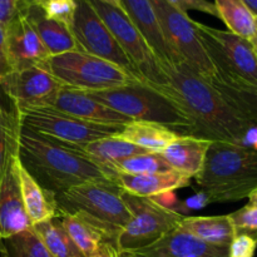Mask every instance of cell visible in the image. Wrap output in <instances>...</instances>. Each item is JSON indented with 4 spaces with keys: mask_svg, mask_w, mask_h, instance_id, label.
Returning <instances> with one entry per match:
<instances>
[{
    "mask_svg": "<svg viewBox=\"0 0 257 257\" xmlns=\"http://www.w3.org/2000/svg\"><path fill=\"white\" fill-rule=\"evenodd\" d=\"M20 128L17 105L0 89V180L9 157L18 152Z\"/></svg>",
    "mask_w": 257,
    "mask_h": 257,
    "instance_id": "obj_26",
    "label": "cell"
},
{
    "mask_svg": "<svg viewBox=\"0 0 257 257\" xmlns=\"http://www.w3.org/2000/svg\"><path fill=\"white\" fill-rule=\"evenodd\" d=\"M0 242H2V238H0Z\"/></svg>",
    "mask_w": 257,
    "mask_h": 257,
    "instance_id": "obj_49",
    "label": "cell"
},
{
    "mask_svg": "<svg viewBox=\"0 0 257 257\" xmlns=\"http://www.w3.org/2000/svg\"><path fill=\"white\" fill-rule=\"evenodd\" d=\"M12 72L8 60L7 49V28L0 24V79Z\"/></svg>",
    "mask_w": 257,
    "mask_h": 257,
    "instance_id": "obj_39",
    "label": "cell"
},
{
    "mask_svg": "<svg viewBox=\"0 0 257 257\" xmlns=\"http://www.w3.org/2000/svg\"><path fill=\"white\" fill-rule=\"evenodd\" d=\"M58 213L79 216L115 245L118 235L131 220L123 191L110 180H95L74 186L55 196Z\"/></svg>",
    "mask_w": 257,
    "mask_h": 257,
    "instance_id": "obj_4",
    "label": "cell"
},
{
    "mask_svg": "<svg viewBox=\"0 0 257 257\" xmlns=\"http://www.w3.org/2000/svg\"><path fill=\"white\" fill-rule=\"evenodd\" d=\"M123 12L136 25L158 60L177 62L166 43L150 0H122Z\"/></svg>",
    "mask_w": 257,
    "mask_h": 257,
    "instance_id": "obj_19",
    "label": "cell"
},
{
    "mask_svg": "<svg viewBox=\"0 0 257 257\" xmlns=\"http://www.w3.org/2000/svg\"><path fill=\"white\" fill-rule=\"evenodd\" d=\"M3 242L9 257H52L33 228L13 236Z\"/></svg>",
    "mask_w": 257,
    "mask_h": 257,
    "instance_id": "obj_32",
    "label": "cell"
},
{
    "mask_svg": "<svg viewBox=\"0 0 257 257\" xmlns=\"http://www.w3.org/2000/svg\"><path fill=\"white\" fill-rule=\"evenodd\" d=\"M42 67L63 87L82 92L113 89L141 82L122 68L80 50L49 57Z\"/></svg>",
    "mask_w": 257,
    "mask_h": 257,
    "instance_id": "obj_7",
    "label": "cell"
},
{
    "mask_svg": "<svg viewBox=\"0 0 257 257\" xmlns=\"http://www.w3.org/2000/svg\"><path fill=\"white\" fill-rule=\"evenodd\" d=\"M113 182L125 193L138 197H156L166 192H175L176 190L187 187L192 178L176 171L151 175H127L117 173L113 176Z\"/></svg>",
    "mask_w": 257,
    "mask_h": 257,
    "instance_id": "obj_18",
    "label": "cell"
},
{
    "mask_svg": "<svg viewBox=\"0 0 257 257\" xmlns=\"http://www.w3.org/2000/svg\"><path fill=\"white\" fill-rule=\"evenodd\" d=\"M7 49L12 72L43 65L50 57L24 13L7 27Z\"/></svg>",
    "mask_w": 257,
    "mask_h": 257,
    "instance_id": "obj_15",
    "label": "cell"
},
{
    "mask_svg": "<svg viewBox=\"0 0 257 257\" xmlns=\"http://www.w3.org/2000/svg\"><path fill=\"white\" fill-rule=\"evenodd\" d=\"M246 7L252 12V14L257 18V0H242Z\"/></svg>",
    "mask_w": 257,
    "mask_h": 257,
    "instance_id": "obj_42",
    "label": "cell"
},
{
    "mask_svg": "<svg viewBox=\"0 0 257 257\" xmlns=\"http://www.w3.org/2000/svg\"><path fill=\"white\" fill-rule=\"evenodd\" d=\"M212 141L195 136H180L162 152L163 158L176 172L192 178L202 170Z\"/></svg>",
    "mask_w": 257,
    "mask_h": 257,
    "instance_id": "obj_20",
    "label": "cell"
},
{
    "mask_svg": "<svg viewBox=\"0 0 257 257\" xmlns=\"http://www.w3.org/2000/svg\"><path fill=\"white\" fill-rule=\"evenodd\" d=\"M60 223L65 232L69 235L73 242L82 251L85 257L90 256L102 242H104L105 237L99 230L80 218L79 216L69 215V213H58Z\"/></svg>",
    "mask_w": 257,
    "mask_h": 257,
    "instance_id": "obj_29",
    "label": "cell"
},
{
    "mask_svg": "<svg viewBox=\"0 0 257 257\" xmlns=\"http://www.w3.org/2000/svg\"><path fill=\"white\" fill-rule=\"evenodd\" d=\"M32 0H0V24L7 28L22 14Z\"/></svg>",
    "mask_w": 257,
    "mask_h": 257,
    "instance_id": "obj_37",
    "label": "cell"
},
{
    "mask_svg": "<svg viewBox=\"0 0 257 257\" xmlns=\"http://www.w3.org/2000/svg\"><path fill=\"white\" fill-rule=\"evenodd\" d=\"M0 257H9V253H8L7 248H5V245L4 242H3V240L2 242H0Z\"/></svg>",
    "mask_w": 257,
    "mask_h": 257,
    "instance_id": "obj_46",
    "label": "cell"
},
{
    "mask_svg": "<svg viewBox=\"0 0 257 257\" xmlns=\"http://www.w3.org/2000/svg\"><path fill=\"white\" fill-rule=\"evenodd\" d=\"M23 13L29 20L32 27L34 28L37 34L39 35L42 43L49 52L50 57L78 50L77 43H75L70 28L45 17L42 9L34 2H30Z\"/></svg>",
    "mask_w": 257,
    "mask_h": 257,
    "instance_id": "obj_21",
    "label": "cell"
},
{
    "mask_svg": "<svg viewBox=\"0 0 257 257\" xmlns=\"http://www.w3.org/2000/svg\"><path fill=\"white\" fill-rule=\"evenodd\" d=\"M62 87L42 65L10 72L0 79V89L14 102L18 109L54 107Z\"/></svg>",
    "mask_w": 257,
    "mask_h": 257,
    "instance_id": "obj_13",
    "label": "cell"
},
{
    "mask_svg": "<svg viewBox=\"0 0 257 257\" xmlns=\"http://www.w3.org/2000/svg\"><path fill=\"white\" fill-rule=\"evenodd\" d=\"M218 18L228 28V32L250 42L256 33V17L242 0H215Z\"/></svg>",
    "mask_w": 257,
    "mask_h": 257,
    "instance_id": "obj_28",
    "label": "cell"
},
{
    "mask_svg": "<svg viewBox=\"0 0 257 257\" xmlns=\"http://www.w3.org/2000/svg\"><path fill=\"white\" fill-rule=\"evenodd\" d=\"M70 30L78 50L107 60L143 82L136 65L123 52L89 0H77V12Z\"/></svg>",
    "mask_w": 257,
    "mask_h": 257,
    "instance_id": "obj_11",
    "label": "cell"
},
{
    "mask_svg": "<svg viewBox=\"0 0 257 257\" xmlns=\"http://www.w3.org/2000/svg\"><path fill=\"white\" fill-rule=\"evenodd\" d=\"M70 150L75 151L79 155H82L83 157L88 158L90 162L97 165L107 175L109 180L112 177L113 168L118 162H120L124 158L132 157V156L148 152L143 148H140L137 146L132 145V143L119 140L114 136L102 138V140L94 141V142H90L88 145L80 146V147L77 148H70Z\"/></svg>",
    "mask_w": 257,
    "mask_h": 257,
    "instance_id": "obj_22",
    "label": "cell"
},
{
    "mask_svg": "<svg viewBox=\"0 0 257 257\" xmlns=\"http://www.w3.org/2000/svg\"><path fill=\"white\" fill-rule=\"evenodd\" d=\"M18 162L19 156L15 152L8 160L0 180V238L3 241L33 228L23 202Z\"/></svg>",
    "mask_w": 257,
    "mask_h": 257,
    "instance_id": "obj_14",
    "label": "cell"
},
{
    "mask_svg": "<svg viewBox=\"0 0 257 257\" xmlns=\"http://www.w3.org/2000/svg\"><path fill=\"white\" fill-rule=\"evenodd\" d=\"M173 171L163 158L162 153L146 152L142 155H136L118 162L113 168V176L117 173L127 175H151V173H163Z\"/></svg>",
    "mask_w": 257,
    "mask_h": 257,
    "instance_id": "obj_30",
    "label": "cell"
},
{
    "mask_svg": "<svg viewBox=\"0 0 257 257\" xmlns=\"http://www.w3.org/2000/svg\"><path fill=\"white\" fill-rule=\"evenodd\" d=\"M223 97L252 125H257V85L215 84Z\"/></svg>",
    "mask_w": 257,
    "mask_h": 257,
    "instance_id": "obj_31",
    "label": "cell"
},
{
    "mask_svg": "<svg viewBox=\"0 0 257 257\" xmlns=\"http://www.w3.org/2000/svg\"><path fill=\"white\" fill-rule=\"evenodd\" d=\"M98 2H102V3H105V4L108 5H112V7L114 8H118V9H122V0H98Z\"/></svg>",
    "mask_w": 257,
    "mask_h": 257,
    "instance_id": "obj_43",
    "label": "cell"
},
{
    "mask_svg": "<svg viewBox=\"0 0 257 257\" xmlns=\"http://www.w3.org/2000/svg\"><path fill=\"white\" fill-rule=\"evenodd\" d=\"M127 253L131 257H228V246L203 242L177 227L153 245Z\"/></svg>",
    "mask_w": 257,
    "mask_h": 257,
    "instance_id": "obj_16",
    "label": "cell"
},
{
    "mask_svg": "<svg viewBox=\"0 0 257 257\" xmlns=\"http://www.w3.org/2000/svg\"><path fill=\"white\" fill-rule=\"evenodd\" d=\"M18 156L30 176L55 196L89 181L109 180L88 158L23 127L18 141Z\"/></svg>",
    "mask_w": 257,
    "mask_h": 257,
    "instance_id": "obj_2",
    "label": "cell"
},
{
    "mask_svg": "<svg viewBox=\"0 0 257 257\" xmlns=\"http://www.w3.org/2000/svg\"><path fill=\"white\" fill-rule=\"evenodd\" d=\"M250 43L253 48V52H255L257 55V18H256V33H255V35H253L252 39L250 40Z\"/></svg>",
    "mask_w": 257,
    "mask_h": 257,
    "instance_id": "obj_45",
    "label": "cell"
},
{
    "mask_svg": "<svg viewBox=\"0 0 257 257\" xmlns=\"http://www.w3.org/2000/svg\"><path fill=\"white\" fill-rule=\"evenodd\" d=\"M33 231L52 257H85L65 232L58 216L52 220L35 223L33 225Z\"/></svg>",
    "mask_w": 257,
    "mask_h": 257,
    "instance_id": "obj_27",
    "label": "cell"
},
{
    "mask_svg": "<svg viewBox=\"0 0 257 257\" xmlns=\"http://www.w3.org/2000/svg\"><path fill=\"white\" fill-rule=\"evenodd\" d=\"M248 203L250 205H253V206H257V188L256 190H253L252 192L248 195Z\"/></svg>",
    "mask_w": 257,
    "mask_h": 257,
    "instance_id": "obj_44",
    "label": "cell"
},
{
    "mask_svg": "<svg viewBox=\"0 0 257 257\" xmlns=\"http://www.w3.org/2000/svg\"><path fill=\"white\" fill-rule=\"evenodd\" d=\"M151 198L155 200L158 205L163 206V207L166 208H170V210H173V211L177 210L178 203H180V201H178L177 197H176L175 192H166V193H162V195H158L156 196V197H151ZM176 212H177V211H176Z\"/></svg>",
    "mask_w": 257,
    "mask_h": 257,
    "instance_id": "obj_40",
    "label": "cell"
},
{
    "mask_svg": "<svg viewBox=\"0 0 257 257\" xmlns=\"http://www.w3.org/2000/svg\"><path fill=\"white\" fill-rule=\"evenodd\" d=\"M54 107L83 120L99 123V124L125 125L132 122L125 115L93 99L87 93L67 87H62V89L59 90Z\"/></svg>",
    "mask_w": 257,
    "mask_h": 257,
    "instance_id": "obj_17",
    "label": "cell"
},
{
    "mask_svg": "<svg viewBox=\"0 0 257 257\" xmlns=\"http://www.w3.org/2000/svg\"><path fill=\"white\" fill-rule=\"evenodd\" d=\"M211 201L210 198L207 197V195L201 191H198L197 193L192 196V197H188L186 198L185 201L178 203V207H177V212L181 213L182 212H187V211H193V210H201V208L206 207L207 205H210Z\"/></svg>",
    "mask_w": 257,
    "mask_h": 257,
    "instance_id": "obj_38",
    "label": "cell"
},
{
    "mask_svg": "<svg viewBox=\"0 0 257 257\" xmlns=\"http://www.w3.org/2000/svg\"><path fill=\"white\" fill-rule=\"evenodd\" d=\"M114 137L132 143L148 152L162 153L171 143L180 137V135L157 123L132 120L123 125L122 131L114 135Z\"/></svg>",
    "mask_w": 257,
    "mask_h": 257,
    "instance_id": "obj_24",
    "label": "cell"
},
{
    "mask_svg": "<svg viewBox=\"0 0 257 257\" xmlns=\"http://www.w3.org/2000/svg\"><path fill=\"white\" fill-rule=\"evenodd\" d=\"M93 99L131 120L165 125L180 136H195V125L171 98L145 82L98 92H84Z\"/></svg>",
    "mask_w": 257,
    "mask_h": 257,
    "instance_id": "obj_5",
    "label": "cell"
},
{
    "mask_svg": "<svg viewBox=\"0 0 257 257\" xmlns=\"http://www.w3.org/2000/svg\"><path fill=\"white\" fill-rule=\"evenodd\" d=\"M178 228L216 246H228L235 237V230L228 215L185 217Z\"/></svg>",
    "mask_w": 257,
    "mask_h": 257,
    "instance_id": "obj_25",
    "label": "cell"
},
{
    "mask_svg": "<svg viewBox=\"0 0 257 257\" xmlns=\"http://www.w3.org/2000/svg\"><path fill=\"white\" fill-rule=\"evenodd\" d=\"M257 240L247 235H235L228 245V257H255Z\"/></svg>",
    "mask_w": 257,
    "mask_h": 257,
    "instance_id": "obj_35",
    "label": "cell"
},
{
    "mask_svg": "<svg viewBox=\"0 0 257 257\" xmlns=\"http://www.w3.org/2000/svg\"><path fill=\"white\" fill-rule=\"evenodd\" d=\"M20 190L25 211L33 225L52 220L58 216V206L55 195L39 185L30 173L18 162Z\"/></svg>",
    "mask_w": 257,
    "mask_h": 257,
    "instance_id": "obj_23",
    "label": "cell"
},
{
    "mask_svg": "<svg viewBox=\"0 0 257 257\" xmlns=\"http://www.w3.org/2000/svg\"><path fill=\"white\" fill-rule=\"evenodd\" d=\"M119 257H131L127 252H119Z\"/></svg>",
    "mask_w": 257,
    "mask_h": 257,
    "instance_id": "obj_47",
    "label": "cell"
},
{
    "mask_svg": "<svg viewBox=\"0 0 257 257\" xmlns=\"http://www.w3.org/2000/svg\"><path fill=\"white\" fill-rule=\"evenodd\" d=\"M88 257H119V251L117 250L115 245L109 241H104L99 245V247Z\"/></svg>",
    "mask_w": 257,
    "mask_h": 257,
    "instance_id": "obj_41",
    "label": "cell"
},
{
    "mask_svg": "<svg viewBox=\"0 0 257 257\" xmlns=\"http://www.w3.org/2000/svg\"><path fill=\"white\" fill-rule=\"evenodd\" d=\"M18 110L23 128L68 148H77L102 138L112 137L123 128V125L83 120L55 107H32Z\"/></svg>",
    "mask_w": 257,
    "mask_h": 257,
    "instance_id": "obj_8",
    "label": "cell"
},
{
    "mask_svg": "<svg viewBox=\"0 0 257 257\" xmlns=\"http://www.w3.org/2000/svg\"><path fill=\"white\" fill-rule=\"evenodd\" d=\"M165 2L180 12L186 13V14L190 10H197V12H202L218 18V13L215 4L208 2V0H165Z\"/></svg>",
    "mask_w": 257,
    "mask_h": 257,
    "instance_id": "obj_36",
    "label": "cell"
},
{
    "mask_svg": "<svg viewBox=\"0 0 257 257\" xmlns=\"http://www.w3.org/2000/svg\"><path fill=\"white\" fill-rule=\"evenodd\" d=\"M89 3L125 55L136 65L143 82L157 83L160 78L157 58L127 14L122 9L98 0H89Z\"/></svg>",
    "mask_w": 257,
    "mask_h": 257,
    "instance_id": "obj_12",
    "label": "cell"
},
{
    "mask_svg": "<svg viewBox=\"0 0 257 257\" xmlns=\"http://www.w3.org/2000/svg\"><path fill=\"white\" fill-rule=\"evenodd\" d=\"M49 19L70 28L77 12V0H38L34 2Z\"/></svg>",
    "mask_w": 257,
    "mask_h": 257,
    "instance_id": "obj_33",
    "label": "cell"
},
{
    "mask_svg": "<svg viewBox=\"0 0 257 257\" xmlns=\"http://www.w3.org/2000/svg\"><path fill=\"white\" fill-rule=\"evenodd\" d=\"M32 2H38V0H32Z\"/></svg>",
    "mask_w": 257,
    "mask_h": 257,
    "instance_id": "obj_48",
    "label": "cell"
},
{
    "mask_svg": "<svg viewBox=\"0 0 257 257\" xmlns=\"http://www.w3.org/2000/svg\"><path fill=\"white\" fill-rule=\"evenodd\" d=\"M198 191L213 202H237L257 188V150L212 142L203 167L193 177Z\"/></svg>",
    "mask_w": 257,
    "mask_h": 257,
    "instance_id": "obj_3",
    "label": "cell"
},
{
    "mask_svg": "<svg viewBox=\"0 0 257 257\" xmlns=\"http://www.w3.org/2000/svg\"><path fill=\"white\" fill-rule=\"evenodd\" d=\"M160 78L147 83L173 100L195 125L196 137L243 145L252 124L210 82L182 62L157 59Z\"/></svg>",
    "mask_w": 257,
    "mask_h": 257,
    "instance_id": "obj_1",
    "label": "cell"
},
{
    "mask_svg": "<svg viewBox=\"0 0 257 257\" xmlns=\"http://www.w3.org/2000/svg\"><path fill=\"white\" fill-rule=\"evenodd\" d=\"M123 198L131 211V220L115 240L119 252H132L153 245L177 228L185 218L182 213L163 207L152 198L125 192Z\"/></svg>",
    "mask_w": 257,
    "mask_h": 257,
    "instance_id": "obj_10",
    "label": "cell"
},
{
    "mask_svg": "<svg viewBox=\"0 0 257 257\" xmlns=\"http://www.w3.org/2000/svg\"><path fill=\"white\" fill-rule=\"evenodd\" d=\"M235 235L242 233L257 240V206L247 203L240 210L228 215Z\"/></svg>",
    "mask_w": 257,
    "mask_h": 257,
    "instance_id": "obj_34",
    "label": "cell"
},
{
    "mask_svg": "<svg viewBox=\"0 0 257 257\" xmlns=\"http://www.w3.org/2000/svg\"><path fill=\"white\" fill-rule=\"evenodd\" d=\"M162 34L177 62H182L200 77L215 85L217 73L198 35L196 22L165 0H150Z\"/></svg>",
    "mask_w": 257,
    "mask_h": 257,
    "instance_id": "obj_9",
    "label": "cell"
},
{
    "mask_svg": "<svg viewBox=\"0 0 257 257\" xmlns=\"http://www.w3.org/2000/svg\"><path fill=\"white\" fill-rule=\"evenodd\" d=\"M196 28L217 73L216 84L257 85V55L247 39L198 22Z\"/></svg>",
    "mask_w": 257,
    "mask_h": 257,
    "instance_id": "obj_6",
    "label": "cell"
}]
</instances>
